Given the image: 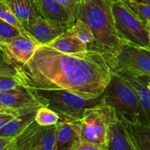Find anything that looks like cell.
<instances>
[{"instance_id": "d6a6232c", "label": "cell", "mask_w": 150, "mask_h": 150, "mask_svg": "<svg viewBox=\"0 0 150 150\" xmlns=\"http://www.w3.org/2000/svg\"><path fill=\"white\" fill-rule=\"evenodd\" d=\"M145 22V25H146V27L147 29L148 32H149V38H150V20L149 21H146Z\"/></svg>"}, {"instance_id": "f1b7e54d", "label": "cell", "mask_w": 150, "mask_h": 150, "mask_svg": "<svg viewBox=\"0 0 150 150\" xmlns=\"http://www.w3.org/2000/svg\"><path fill=\"white\" fill-rule=\"evenodd\" d=\"M23 114V113L20 112L19 111L0 109V130H1L6 124H7L9 122L11 121V120H13L15 117H16L18 115H19V114Z\"/></svg>"}, {"instance_id": "1f68e13d", "label": "cell", "mask_w": 150, "mask_h": 150, "mask_svg": "<svg viewBox=\"0 0 150 150\" xmlns=\"http://www.w3.org/2000/svg\"><path fill=\"white\" fill-rule=\"evenodd\" d=\"M126 128H127V127H126ZM127 132H128L129 138H130V142H131V144H132V146H133V149L134 150H141L140 148H139V146H138L137 144H136V142H135V140H134V139L133 138V136H132L131 134L130 133V132H129L128 130H127Z\"/></svg>"}, {"instance_id": "83f0119b", "label": "cell", "mask_w": 150, "mask_h": 150, "mask_svg": "<svg viewBox=\"0 0 150 150\" xmlns=\"http://www.w3.org/2000/svg\"><path fill=\"white\" fill-rule=\"evenodd\" d=\"M18 86L21 84L16 77L0 76V92L14 89Z\"/></svg>"}, {"instance_id": "ba28073f", "label": "cell", "mask_w": 150, "mask_h": 150, "mask_svg": "<svg viewBox=\"0 0 150 150\" xmlns=\"http://www.w3.org/2000/svg\"><path fill=\"white\" fill-rule=\"evenodd\" d=\"M39 42L24 33L18 37L1 42L0 50L4 59L16 67L24 65L31 59Z\"/></svg>"}, {"instance_id": "8d00e7d4", "label": "cell", "mask_w": 150, "mask_h": 150, "mask_svg": "<svg viewBox=\"0 0 150 150\" xmlns=\"http://www.w3.org/2000/svg\"><path fill=\"white\" fill-rule=\"evenodd\" d=\"M1 40H0V46H1ZM0 54H1V50H0ZM1 56H2V55H1ZM2 57H3V56H2Z\"/></svg>"}, {"instance_id": "ffe728a7", "label": "cell", "mask_w": 150, "mask_h": 150, "mask_svg": "<svg viewBox=\"0 0 150 150\" xmlns=\"http://www.w3.org/2000/svg\"><path fill=\"white\" fill-rule=\"evenodd\" d=\"M57 125L41 127L35 141L33 150H54Z\"/></svg>"}, {"instance_id": "d6986e66", "label": "cell", "mask_w": 150, "mask_h": 150, "mask_svg": "<svg viewBox=\"0 0 150 150\" xmlns=\"http://www.w3.org/2000/svg\"><path fill=\"white\" fill-rule=\"evenodd\" d=\"M42 18L49 20L65 22L73 26L70 17L57 0H37Z\"/></svg>"}, {"instance_id": "e0dca14e", "label": "cell", "mask_w": 150, "mask_h": 150, "mask_svg": "<svg viewBox=\"0 0 150 150\" xmlns=\"http://www.w3.org/2000/svg\"><path fill=\"white\" fill-rule=\"evenodd\" d=\"M118 118L124 123L140 149L150 150V124L131 122L122 117H118Z\"/></svg>"}, {"instance_id": "4316f807", "label": "cell", "mask_w": 150, "mask_h": 150, "mask_svg": "<svg viewBox=\"0 0 150 150\" xmlns=\"http://www.w3.org/2000/svg\"><path fill=\"white\" fill-rule=\"evenodd\" d=\"M17 70L14 65L9 62L1 55H0V76L16 77Z\"/></svg>"}, {"instance_id": "ac0fdd59", "label": "cell", "mask_w": 150, "mask_h": 150, "mask_svg": "<svg viewBox=\"0 0 150 150\" xmlns=\"http://www.w3.org/2000/svg\"><path fill=\"white\" fill-rule=\"evenodd\" d=\"M40 127L35 120L24 131L12 141L6 150H33Z\"/></svg>"}, {"instance_id": "8992f818", "label": "cell", "mask_w": 150, "mask_h": 150, "mask_svg": "<svg viewBox=\"0 0 150 150\" xmlns=\"http://www.w3.org/2000/svg\"><path fill=\"white\" fill-rule=\"evenodd\" d=\"M111 6L121 40L150 50V38L145 22L125 3L111 0Z\"/></svg>"}, {"instance_id": "5bb4252c", "label": "cell", "mask_w": 150, "mask_h": 150, "mask_svg": "<svg viewBox=\"0 0 150 150\" xmlns=\"http://www.w3.org/2000/svg\"><path fill=\"white\" fill-rule=\"evenodd\" d=\"M57 125L54 150H72L75 142L79 140L74 130L73 120L69 117H61Z\"/></svg>"}, {"instance_id": "44dd1931", "label": "cell", "mask_w": 150, "mask_h": 150, "mask_svg": "<svg viewBox=\"0 0 150 150\" xmlns=\"http://www.w3.org/2000/svg\"><path fill=\"white\" fill-rule=\"evenodd\" d=\"M67 31L82 42L86 44L87 47L92 45L95 40V37L91 28L86 22L81 19H77L74 24Z\"/></svg>"}, {"instance_id": "277c9868", "label": "cell", "mask_w": 150, "mask_h": 150, "mask_svg": "<svg viewBox=\"0 0 150 150\" xmlns=\"http://www.w3.org/2000/svg\"><path fill=\"white\" fill-rule=\"evenodd\" d=\"M117 117L115 110L102 101L86 108L81 119L73 120V127L79 141L96 144L107 149L108 130Z\"/></svg>"}, {"instance_id": "2e32d148", "label": "cell", "mask_w": 150, "mask_h": 150, "mask_svg": "<svg viewBox=\"0 0 150 150\" xmlns=\"http://www.w3.org/2000/svg\"><path fill=\"white\" fill-rule=\"evenodd\" d=\"M46 45L65 54H76L88 50L86 44L79 40L68 31H66Z\"/></svg>"}, {"instance_id": "f546056e", "label": "cell", "mask_w": 150, "mask_h": 150, "mask_svg": "<svg viewBox=\"0 0 150 150\" xmlns=\"http://www.w3.org/2000/svg\"><path fill=\"white\" fill-rule=\"evenodd\" d=\"M72 150H107L105 148L96 144L89 143V142H81L77 140L75 142Z\"/></svg>"}, {"instance_id": "4dcf8cb0", "label": "cell", "mask_w": 150, "mask_h": 150, "mask_svg": "<svg viewBox=\"0 0 150 150\" xmlns=\"http://www.w3.org/2000/svg\"><path fill=\"white\" fill-rule=\"evenodd\" d=\"M15 138L0 137V150H6L7 146H9V144L11 143L12 141H13Z\"/></svg>"}, {"instance_id": "3957f363", "label": "cell", "mask_w": 150, "mask_h": 150, "mask_svg": "<svg viewBox=\"0 0 150 150\" xmlns=\"http://www.w3.org/2000/svg\"><path fill=\"white\" fill-rule=\"evenodd\" d=\"M103 102L114 108L118 117L150 124L136 92L117 73L112 72L110 82L103 94Z\"/></svg>"}, {"instance_id": "30bf717a", "label": "cell", "mask_w": 150, "mask_h": 150, "mask_svg": "<svg viewBox=\"0 0 150 150\" xmlns=\"http://www.w3.org/2000/svg\"><path fill=\"white\" fill-rule=\"evenodd\" d=\"M45 106L33 89L18 86L0 92V109L19 110Z\"/></svg>"}, {"instance_id": "52a82bcc", "label": "cell", "mask_w": 150, "mask_h": 150, "mask_svg": "<svg viewBox=\"0 0 150 150\" xmlns=\"http://www.w3.org/2000/svg\"><path fill=\"white\" fill-rule=\"evenodd\" d=\"M112 72L126 70L150 77V50L122 40L117 52L107 59Z\"/></svg>"}, {"instance_id": "5b68a950", "label": "cell", "mask_w": 150, "mask_h": 150, "mask_svg": "<svg viewBox=\"0 0 150 150\" xmlns=\"http://www.w3.org/2000/svg\"><path fill=\"white\" fill-rule=\"evenodd\" d=\"M33 89L45 106L56 111L61 117L74 120L81 118L86 108L95 106L103 101V95L88 99L66 89Z\"/></svg>"}, {"instance_id": "484cf974", "label": "cell", "mask_w": 150, "mask_h": 150, "mask_svg": "<svg viewBox=\"0 0 150 150\" xmlns=\"http://www.w3.org/2000/svg\"><path fill=\"white\" fill-rule=\"evenodd\" d=\"M129 6L144 21L150 20V4H144L133 0Z\"/></svg>"}, {"instance_id": "9a60e30c", "label": "cell", "mask_w": 150, "mask_h": 150, "mask_svg": "<svg viewBox=\"0 0 150 150\" xmlns=\"http://www.w3.org/2000/svg\"><path fill=\"white\" fill-rule=\"evenodd\" d=\"M38 109L35 108L15 117L0 130V137L15 138L20 135L35 121Z\"/></svg>"}, {"instance_id": "cb8c5ba5", "label": "cell", "mask_w": 150, "mask_h": 150, "mask_svg": "<svg viewBox=\"0 0 150 150\" xmlns=\"http://www.w3.org/2000/svg\"><path fill=\"white\" fill-rule=\"evenodd\" d=\"M0 18L4 20V21L10 23L13 26H16L18 29L22 31H24L23 29L21 23L19 21L18 19L16 18L14 13L12 12L10 7L7 5L3 0H0Z\"/></svg>"}, {"instance_id": "74e56055", "label": "cell", "mask_w": 150, "mask_h": 150, "mask_svg": "<svg viewBox=\"0 0 150 150\" xmlns=\"http://www.w3.org/2000/svg\"><path fill=\"white\" fill-rule=\"evenodd\" d=\"M0 55H1V54H0Z\"/></svg>"}, {"instance_id": "d590c367", "label": "cell", "mask_w": 150, "mask_h": 150, "mask_svg": "<svg viewBox=\"0 0 150 150\" xmlns=\"http://www.w3.org/2000/svg\"><path fill=\"white\" fill-rule=\"evenodd\" d=\"M148 89H149V90L150 91V79L149 80V82H148Z\"/></svg>"}, {"instance_id": "6da1fadb", "label": "cell", "mask_w": 150, "mask_h": 150, "mask_svg": "<svg viewBox=\"0 0 150 150\" xmlns=\"http://www.w3.org/2000/svg\"><path fill=\"white\" fill-rule=\"evenodd\" d=\"M16 70L21 86L66 89L88 99L102 95L112 75L102 53L87 50L65 54L46 45H40L30 59Z\"/></svg>"}, {"instance_id": "836d02e7", "label": "cell", "mask_w": 150, "mask_h": 150, "mask_svg": "<svg viewBox=\"0 0 150 150\" xmlns=\"http://www.w3.org/2000/svg\"><path fill=\"white\" fill-rule=\"evenodd\" d=\"M134 1L140 3H144V4H150V0H134Z\"/></svg>"}, {"instance_id": "e575fe53", "label": "cell", "mask_w": 150, "mask_h": 150, "mask_svg": "<svg viewBox=\"0 0 150 150\" xmlns=\"http://www.w3.org/2000/svg\"><path fill=\"white\" fill-rule=\"evenodd\" d=\"M119 1H122V2H124V3H125V4H128V5H129V4H130V3L131 2V1H133V0H119Z\"/></svg>"}, {"instance_id": "7c38bea8", "label": "cell", "mask_w": 150, "mask_h": 150, "mask_svg": "<svg viewBox=\"0 0 150 150\" xmlns=\"http://www.w3.org/2000/svg\"><path fill=\"white\" fill-rule=\"evenodd\" d=\"M22 26L42 17L37 0H3Z\"/></svg>"}, {"instance_id": "4fadbf2b", "label": "cell", "mask_w": 150, "mask_h": 150, "mask_svg": "<svg viewBox=\"0 0 150 150\" xmlns=\"http://www.w3.org/2000/svg\"><path fill=\"white\" fill-rule=\"evenodd\" d=\"M107 150H134L127 128L118 117L109 127Z\"/></svg>"}, {"instance_id": "8fae6325", "label": "cell", "mask_w": 150, "mask_h": 150, "mask_svg": "<svg viewBox=\"0 0 150 150\" xmlns=\"http://www.w3.org/2000/svg\"><path fill=\"white\" fill-rule=\"evenodd\" d=\"M120 75L135 90L150 123V91L148 89L149 76H139L126 70L114 72Z\"/></svg>"}, {"instance_id": "d4e9b609", "label": "cell", "mask_w": 150, "mask_h": 150, "mask_svg": "<svg viewBox=\"0 0 150 150\" xmlns=\"http://www.w3.org/2000/svg\"><path fill=\"white\" fill-rule=\"evenodd\" d=\"M57 1L67 12L72 23L73 25L74 24L79 13L80 0H57Z\"/></svg>"}, {"instance_id": "7a4b0ae2", "label": "cell", "mask_w": 150, "mask_h": 150, "mask_svg": "<svg viewBox=\"0 0 150 150\" xmlns=\"http://www.w3.org/2000/svg\"><path fill=\"white\" fill-rule=\"evenodd\" d=\"M77 19L86 22L93 32L95 40L88 50L102 53L106 59L117 52L122 40L114 24L111 0H80Z\"/></svg>"}, {"instance_id": "9c48e42d", "label": "cell", "mask_w": 150, "mask_h": 150, "mask_svg": "<svg viewBox=\"0 0 150 150\" xmlns=\"http://www.w3.org/2000/svg\"><path fill=\"white\" fill-rule=\"evenodd\" d=\"M71 26V25L65 22H59L40 17L23 25V29L26 34L40 45H48Z\"/></svg>"}, {"instance_id": "7402d4cb", "label": "cell", "mask_w": 150, "mask_h": 150, "mask_svg": "<svg viewBox=\"0 0 150 150\" xmlns=\"http://www.w3.org/2000/svg\"><path fill=\"white\" fill-rule=\"evenodd\" d=\"M60 120L61 117L59 114L46 106L39 108L35 117V122L41 127L56 125Z\"/></svg>"}, {"instance_id": "603a6c76", "label": "cell", "mask_w": 150, "mask_h": 150, "mask_svg": "<svg viewBox=\"0 0 150 150\" xmlns=\"http://www.w3.org/2000/svg\"><path fill=\"white\" fill-rule=\"evenodd\" d=\"M26 33L10 23L0 18V40L1 42L13 39Z\"/></svg>"}]
</instances>
